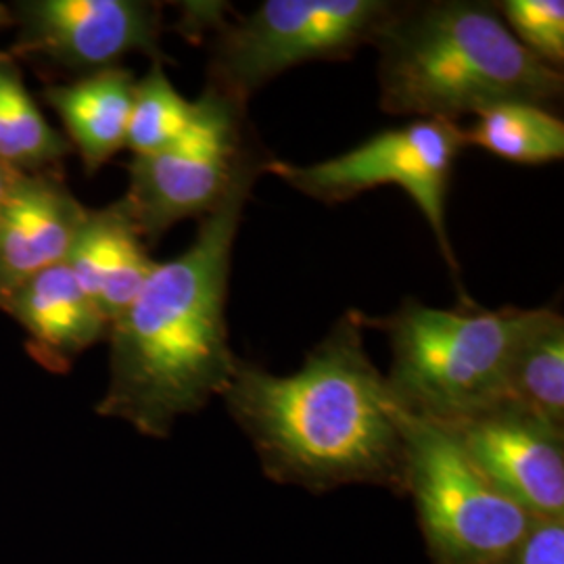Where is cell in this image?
Here are the masks:
<instances>
[{
  "label": "cell",
  "mask_w": 564,
  "mask_h": 564,
  "mask_svg": "<svg viewBox=\"0 0 564 564\" xmlns=\"http://www.w3.org/2000/svg\"><path fill=\"white\" fill-rule=\"evenodd\" d=\"M347 312L291 375L239 360L224 391L270 481L326 494L375 485L405 494V447L387 381Z\"/></svg>",
  "instance_id": "6da1fadb"
},
{
  "label": "cell",
  "mask_w": 564,
  "mask_h": 564,
  "mask_svg": "<svg viewBox=\"0 0 564 564\" xmlns=\"http://www.w3.org/2000/svg\"><path fill=\"white\" fill-rule=\"evenodd\" d=\"M265 165L242 174L202 218L193 245L158 262L137 300L111 323L101 416L165 440L182 416L223 398L239 366L226 324L232 249L245 203Z\"/></svg>",
  "instance_id": "7a4b0ae2"
},
{
  "label": "cell",
  "mask_w": 564,
  "mask_h": 564,
  "mask_svg": "<svg viewBox=\"0 0 564 564\" xmlns=\"http://www.w3.org/2000/svg\"><path fill=\"white\" fill-rule=\"evenodd\" d=\"M372 46L389 116L456 123L498 102L563 99V72L531 55L494 2H400Z\"/></svg>",
  "instance_id": "3957f363"
},
{
  "label": "cell",
  "mask_w": 564,
  "mask_h": 564,
  "mask_svg": "<svg viewBox=\"0 0 564 564\" xmlns=\"http://www.w3.org/2000/svg\"><path fill=\"white\" fill-rule=\"evenodd\" d=\"M533 310H440L405 300L379 321L391 343L384 377L395 405L424 421L454 424L506 402L514 349Z\"/></svg>",
  "instance_id": "277c9868"
},
{
  "label": "cell",
  "mask_w": 564,
  "mask_h": 564,
  "mask_svg": "<svg viewBox=\"0 0 564 564\" xmlns=\"http://www.w3.org/2000/svg\"><path fill=\"white\" fill-rule=\"evenodd\" d=\"M398 7L395 0H265L216 28L205 88L247 109L282 72L347 59L372 44Z\"/></svg>",
  "instance_id": "5b68a950"
},
{
  "label": "cell",
  "mask_w": 564,
  "mask_h": 564,
  "mask_svg": "<svg viewBox=\"0 0 564 564\" xmlns=\"http://www.w3.org/2000/svg\"><path fill=\"white\" fill-rule=\"evenodd\" d=\"M412 496L433 564H500L535 519L510 502L468 460L444 424L395 405Z\"/></svg>",
  "instance_id": "8992f818"
},
{
  "label": "cell",
  "mask_w": 564,
  "mask_h": 564,
  "mask_svg": "<svg viewBox=\"0 0 564 564\" xmlns=\"http://www.w3.org/2000/svg\"><path fill=\"white\" fill-rule=\"evenodd\" d=\"M270 160L247 123V109L205 88L178 141L130 162L121 202L144 242L155 245L182 220L212 214L242 174Z\"/></svg>",
  "instance_id": "52a82bcc"
},
{
  "label": "cell",
  "mask_w": 564,
  "mask_h": 564,
  "mask_svg": "<svg viewBox=\"0 0 564 564\" xmlns=\"http://www.w3.org/2000/svg\"><path fill=\"white\" fill-rule=\"evenodd\" d=\"M464 147L466 139L458 123L412 120L323 162L297 165L272 158L265 174H274L295 191L328 205L349 202L383 184H395L419 205L435 232L445 262L452 270H458L445 228V199Z\"/></svg>",
  "instance_id": "ba28073f"
},
{
  "label": "cell",
  "mask_w": 564,
  "mask_h": 564,
  "mask_svg": "<svg viewBox=\"0 0 564 564\" xmlns=\"http://www.w3.org/2000/svg\"><path fill=\"white\" fill-rule=\"evenodd\" d=\"M11 53L67 69L102 72L130 53L162 61V7L141 0H30L15 7Z\"/></svg>",
  "instance_id": "9c48e42d"
},
{
  "label": "cell",
  "mask_w": 564,
  "mask_h": 564,
  "mask_svg": "<svg viewBox=\"0 0 564 564\" xmlns=\"http://www.w3.org/2000/svg\"><path fill=\"white\" fill-rule=\"evenodd\" d=\"M444 426L485 479L531 519H564V429L510 402Z\"/></svg>",
  "instance_id": "30bf717a"
},
{
  "label": "cell",
  "mask_w": 564,
  "mask_h": 564,
  "mask_svg": "<svg viewBox=\"0 0 564 564\" xmlns=\"http://www.w3.org/2000/svg\"><path fill=\"white\" fill-rule=\"evenodd\" d=\"M86 212L55 174H21L0 203V310L30 279L65 262Z\"/></svg>",
  "instance_id": "8fae6325"
},
{
  "label": "cell",
  "mask_w": 564,
  "mask_h": 564,
  "mask_svg": "<svg viewBox=\"0 0 564 564\" xmlns=\"http://www.w3.org/2000/svg\"><path fill=\"white\" fill-rule=\"evenodd\" d=\"M2 312L28 333L32 358L53 372H67L86 349L107 339L111 328L65 262L25 282Z\"/></svg>",
  "instance_id": "7c38bea8"
},
{
  "label": "cell",
  "mask_w": 564,
  "mask_h": 564,
  "mask_svg": "<svg viewBox=\"0 0 564 564\" xmlns=\"http://www.w3.org/2000/svg\"><path fill=\"white\" fill-rule=\"evenodd\" d=\"M65 265L102 316L116 323L137 300L158 262L123 202L88 209L69 247Z\"/></svg>",
  "instance_id": "4fadbf2b"
},
{
  "label": "cell",
  "mask_w": 564,
  "mask_h": 564,
  "mask_svg": "<svg viewBox=\"0 0 564 564\" xmlns=\"http://www.w3.org/2000/svg\"><path fill=\"white\" fill-rule=\"evenodd\" d=\"M134 86V74L118 65L44 90V99L59 113L88 174L101 170L126 147Z\"/></svg>",
  "instance_id": "5bb4252c"
},
{
  "label": "cell",
  "mask_w": 564,
  "mask_h": 564,
  "mask_svg": "<svg viewBox=\"0 0 564 564\" xmlns=\"http://www.w3.org/2000/svg\"><path fill=\"white\" fill-rule=\"evenodd\" d=\"M506 402L564 429V321L558 312L533 310L512 356Z\"/></svg>",
  "instance_id": "9a60e30c"
},
{
  "label": "cell",
  "mask_w": 564,
  "mask_h": 564,
  "mask_svg": "<svg viewBox=\"0 0 564 564\" xmlns=\"http://www.w3.org/2000/svg\"><path fill=\"white\" fill-rule=\"evenodd\" d=\"M466 144L506 162L538 165L564 158V123L547 107L508 101L487 107L464 130Z\"/></svg>",
  "instance_id": "2e32d148"
},
{
  "label": "cell",
  "mask_w": 564,
  "mask_h": 564,
  "mask_svg": "<svg viewBox=\"0 0 564 564\" xmlns=\"http://www.w3.org/2000/svg\"><path fill=\"white\" fill-rule=\"evenodd\" d=\"M72 144L44 120L20 74L0 57V162L21 174L51 172Z\"/></svg>",
  "instance_id": "e0dca14e"
},
{
  "label": "cell",
  "mask_w": 564,
  "mask_h": 564,
  "mask_svg": "<svg viewBox=\"0 0 564 564\" xmlns=\"http://www.w3.org/2000/svg\"><path fill=\"white\" fill-rule=\"evenodd\" d=\"M193 113L195 101H186L165 76L162 61H153L151 69L134 86L126 147L134 158L160 153L181 139Z\"/></svg>",
  "instance_id": "ac0fdd59"
},
{
  "label": "cell",
  "mask_w": 564,
  "mask_h": 564,
  "mask_svg": "<svg viewBox=\"0 0 564 564\" xmlns=\"http://www.w3.org/2000/svg\"><path fill=\"white\" fill-rule=\"evenodd\" d=\"M512 36L524 48L558 69L564 63V2L561 0H500L494 2Z\"/></svg>",
  "instance_id": "d6986e66"
},
{
  "label": "cell",
  "mask_w": 564,
  "mask_h": 564,
  "mask_svg": "<svg viewBox=\"0 0 564 564\" xmlns=\"http://www.w3.org/2000/svg\"><path fill=\"white\" fill-rule=\"evenodd\" d=\"M500 564H564V519L533 521Z\"/></svg>",
  "instance_id": "ffe728a7"
},
{
  "label": "cell",
  "mask_w": 564,
  "mask_h": 564,
  "mask_svg": "<svg viewBox=\"0 0 564 564\" xmlns=\"http://www.w3.org/2000/svg\"><path fill=\"white\" fill-rule=\"evenodd\" d=\"M20 176L21 172H15V170H11L9 165H4V163L0 162V203L7 199V195L11 193L13 184H15V181H18Z\"/></svg>",
  "instance_id": "44dd1931"
},
{
  "label": "cell",
  "mask_w": 564,
  "mask_h": 564,
  "mask_svg": "<svg viewBox=\"0 0 564 564\" xmlns=\"http://www.w3.org/2000/svg\"><path fill=\"white\" fill-rule=\"evenodd\" d=\"M13 21V18H11V13H9V9L7 7H2L0 4V28H4V25H9Z\"/></svg>",
  "instance_id": "7402d4cb"
},
{
  "label": "cell",
  "mask_w": 564,
  "mask_h": 564,
  "mask_svg": "<svg viewBox=\"0 0 564 564\" xmlns=\"http://www.w3.org/2000/svg\"><path fill=\"white\" fill-rule=\"evenodd\" d=\"M2 57H4V55H2Z\"/></svg>",
  "instance_id": "603a6c76"
}]
</instances>
